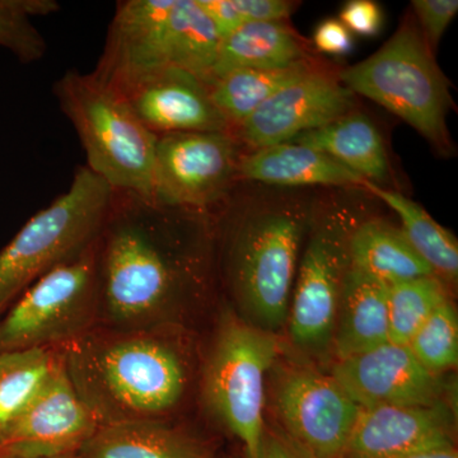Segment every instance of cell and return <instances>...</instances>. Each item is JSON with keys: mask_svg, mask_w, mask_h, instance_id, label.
Returning <instances> with one entry per match:
<instances>
[{"mask_svg": "<svg viewBox=\"0 0 458 458\" xmlns=\"http://www.w3.org/2000/svg\"><path fill=\"white\" fill-rule=\"evenodd\" d=\"M57 9L55 0H0V47L25 64L42 59L47 44L31 18L47 16Z\"/></svg>", "mask_w": 458, "mask_h": 458, "instance_id": "83f0119b", "label": "cell"}, {"mask_svg": "<svg viewBox=\"0 0 458 458\" xmlns=\"http://www.w3.org/2000/svg\"><path fill=\"white\" fill-rule=\"evenodd\" d=\"M260 458H303L294 448L276 438H264Z\"/></svg>", "mask_w": 458, "mask_h": 458, "instance_id": "e575fe53", "label": "cell"}, {"mask_svg": "<svg viewBox=\"0 0 458 458\" xmlns=\"http://www.w3.org/2000/svg\"><path fill=\"white\" fill-rule=\"evenodd\" d=\"M204 13L212 21L222 38H227L243 25L233 0H197Z\"/></svg>", "mask_w": 458, "mask_h": 458, "instance_id": "836d02e7", "label": "cell"}, {"mask_svg": "<svg viewBox=\"0 0 458 458\" xmlns=\"http://www.w3.org/2000/svg\"><path fill=\"white\" fill-rule=\"evenodd\" d=\"M114 190L86 165L64 194L32 216L0 251V315L32 283L98 242Z\"/></svg>", "mask_w": 458, "mask_h": 458, "instance_id": "277c9868", "label": "cell"}, {"mask_svg": "<svg viewBox=\"0 0 458 458\" xmlns=\"http://www.w3.org/2000/svg\"><path fill=\"white\" fill-rule=\"evenodd\" d=\"M243 23L284 22L294 9V3L286 0H233Z\"/></svg>", "mask_w": 458, "mask_h": 458, "instance_id": "1f68e13d", "label": "cell"}, {"mask_svg": "<svg viewBox=\"0 0 458 458\" xmlns=\"http://www.w3.org/2000/svg\"><path fill=\"white\" fill-rule=\"evenodd\" d=\"M349 267L388 286L434 276L400 229L382 221H367L348 241Z\"/></svg>", "mask_w": 458, "mask_h": 458, "instance_id": "7402d4cb", "label": "cell"}, {"mask_svg": "<svg viewBox=\"0 0 458 458\" xmlns=\"http://www.w3.org/2000/svg\"><path fill=\"white\" fill-rule=\"evenodd\" d=\"M354 93L318 68L288 84L232 132L254 149L286 143L352 113Z\"/></svg>", "mask_w": 458, "mask_h": 458, "instance_id": "8fae6325", "label": "cell"}, {"mask_svg": "<svg viewBox=\"0 0 458 458\" xmlns=\"http://www.w3.org/2000/svg\"><path fill=\"white\" fill-rule=\"evenodd\" d=\"M60 363V348L0 354V450Z\"/></svg>", "mask_w": 458, "mask_h": 458, "instance_id": "cb8c5ba5", "label": "cell"}, {"mask_svg": "<svg viewBox=\"0 0 458 458\" xmlns=\"http://www.w3.org/2000/svg\"><path fill=\"white\" fill-rule=\"evenodd\" d=\"M333 377L360 409L443 403L438 376L424 369L409 346L401 344L388 342L339 360Z\"/></svg>", "mask_w": 458, "mask_h": 458, "instance_id": "4fadbf2b", "label": "cell"}, {"mask_svg": "<svg viewBox=\"0 0 458 458\" xmlns=\"http://www.w3.org/2000/svg\"><path fill=\"white\" fill-rule=\"evenodd\" d=\"M291 143L325 153L372 182H382L387 177L384 141L364 114L349 113L335 122L298 135Z\"/></svg>", "mask_w": 458, "mask_h": 458, "instance_id": "44dd1931", "label": "cell"}, {"mask_svg": "<svg viewBox=\"0 0 458 458\" xmlns=\"http://www.w3.org/2000/svg\"><path fill=\"white\" fill-rule=\"evenodd\" d=\"M99 428L66 375L64 363L44 385L0 450V457L72 456Z\"/></svg>", "mask_w": 458, "mask_h": 458, "instance_id": "7c38bea8", "label": "cell"}, {"mask_svg": "<svg viewBox=\"0 0 458 458\" xmlns=\"http://www.w3.org/2000/svg\"><path fill=\"white\" fill-rule=\"evenodd\" d=\"M307 59L300 36L285 22L243 23L222 38L208 84L238 69L284 68Z\"/></svg>", "mask_w": 458, "mask_h": 458, "instance_id": "ffe728a7", "label": "cell"}, {"mask_svg": "<svg viewBox=\"0 0 458 458\" xmlns=\"http://www.w3.org/2000/svg\"><path fill=\"white\" fill-rule=\"evenodd\" d=\"M313 41L318 50L330 55H345L352 49L351 31L337 20H327L318 25Z\"/></svg>", "mask_w": 458, "mask_h": 458, "instance_id": "d6a6232c", "label": "cell"}, {"mask_svg": "<svg viewBox=\"0 0 458 458\" xmlns=\"http://www.w3.org/2000/svg\"><path fill=\"white\" fill-rule=\"evenodd\" d=\"M0 458H12V457H0ZM45 458H77V454H72V456H57V457H45Z\"/></svg>", "mask_w": 458, "mask_h": 458, "instance_id": "8d00e7d4", "label": "cell"}, {"mask_svg": "<svg viewBox=\"0 0 458 458\" xmlns=\"http://www.w3.org/2000/svg\"><path fill=\"white\" fill-rule=\"evenodd\" d=\"M278 406L303 458H340L360 410L333 376L310 370L285 377Z\"/></svg>", "mask_w": 458, "mask_h": 458, "instance_id": "30bf717a", "label": "cell"}, {"mask_svg": "<svg viewBox=\"0 0 458 458\" xmlns=\"http://www.w3.org/2000/svg\"><path fill=\"white\" fill-rule=\"evenodd\" d=\"M346 247L342 246L336 229L327 227L318 229L304 252L288 313L292 339L302 348H324L334 337L343 279L349 267L344 256Z\"/></svg>", "mask_w": 458, "mask_h": 458, "instance_id": "2e32d148", "label": "cell"}, {"mask_svg": "<svg viewBox=\"0 0 458 458\" xmlns=\"http://www.w3.org/2000/svg\"><path fill=\"white\" fill-rule=\"evenodd\" d=\"M381 8L375 2L370 0H352L346 3L340 13V22L343 23L349 31L358 33V35L376 36L382 26Z\"/></svg>", "mask_w": 458, "mask_h": 458, "instance_id": "4dcf8cb0", "label": "cell"}, {"mask_svg": "<svg viewBox=\"0 0 458 458\" xmlns=\"http://www.w3.org/2000/svg\"><path fill=\"white\" fill-rule=\"evenodd\" d=\"M315 69L310 59L284 68L238 69L213 81L208 89L232 135L267 99Z\"/></svg>", "mask_w": 458, "mask_h": 458, "instance_id": "603a6c76", "label": "cell"}, {"mask_svg": "<svg viewBox=\"0 0 458 458\" xmlns=\"http://www.w3.org/2000/svg\"><path fill=\"white\" fill-rule=\"evenodd\" d=\"M419 30L429 49L433 51L441 41L458 12L457 0H412Z\"/></svg>", "mask_w": 458, "mask_h": 458, "instance_id": "f546056e", "label": "cell"}, {"mask_svg": "<svg viewBox=\"0 0 458 458\" xmlns=\"http://www.w3.org/2000/svg\"><path fill=\"white\" fill-rule=\"evenodd\" d=\"M445 403L360 409L340 458H400L456 448Z\"/></svg>", "mask_w": 458, "mask_h": 458, "instance_id": "5bb4252c", "label": "cell"}, {"mask_svg": "<svg viewBox=\"0 0 458 458\" xmlns=\"http://www.w3.org/2000/svg\"><path fill=\"white\" fill-rule=\"evenodd\" d=\"M54 93L80 137L86 167L114 191L153 199L157 137L123 93L98 75L74 69L57 81Z\"/></svg>", "mask_w": 458, "mask_h": 458, "instance_id": "3957f363", "label": "cell"}, {"mask_svg": "<svg viewBox=\"0 0 458 458\" xmlns=\"http://www.w3.org/2000/svg\"><path fill=\"white\" fill-rule=\"evenodd\" d=\"M364 190L384 200L403 222V236L414 251L429 265L439 279L456 280L458 242L448 229L434 221L420 205L394 190L381 188L372 181H364Z\"/></svg>", "mask_w": 458, "mask_h": 458, "instance_id": "d4e9b609", "label": "cell"}, {"mask_svg": "<svg viewBox=\"0 0 458 458\" xmlns=\"http://www.w3.org/2000/svg\"><path fill=\"white\" fill-rule=\"evenodd\" d=\"M221 42L197 0H176L171 14L168 68L188 72L208 84Z\"/></svg>", "mask_w": 458, "mask_h": 458, "instance_id": "484cf974", "label": "cell"}, {"mask_svg": "<svg viewBox=\"0 0 458 458\" xmlns=\"http://www.w3.org/2000/svg\"><path fill=\"white\" fill-rule=\"evenodd\" d=\"M339 80L408 123L442 155L454 149L445 122L454 106L450 87L414 21H405L373 55L340 72Z\"/></svg>", "mask_w": 458, "mask_h": 458, "instance_id": "5b68a950", "label": "cell"}, {"mask_svg": "<svg viewBox=\"0 0 458 458\" xmlns=\"http://www.w3.org/2000/svg\"><path fill=\"white\" fill-rule=\"evenodd\" d=\"M236 140L229 132H172L156 140L153 199L209 213L227 197L238 174Z\"/></svg>", "mask_w": 458, "mask_h": 458, "instance_id": "9c48e42d", "label": "cell"}, {"mask_svg": "<svg viewBox=\"0 0 458 458\" xmlns=\"http://www.w3.org/2000/svg\"><path fill=\"white\" fill-rule=\"evenodd\" d=\"M400 458H458V454L457 448H450V450L428 452V454H415V456Z\"/></svg>", "mask_w": 458, "mask_h": 458, "instance_id": "d590c367", "label": "cell"}, {"mask_svg": "<svg viewBox=\"0 0 458 458\" xmlns=\"http://www.w3.org/2000/svg\"><path fill=\"white\" fill-rule=\"evenodd\" d=\"M171 333L98 325L60 348L66 375L99 427L170 420L190 382L185 352Z\"/></svg>", "mask_w": 458, "mask_h": 458, "instance_id": "7a4b0ae2", "label": "cell"}, {"mask_svg": "<svg viewBox=\"0 0 458 458\" xmlns=\"http://www.w3.org/2000/svg\"><path fill=\"white\" fill-rule=\"evenodd\" d=\"M113 87L156 137L172 132H229L207 84L188 72L161 69Z\"/></svg>", "mask_w": 458, "mask_h": 458, "instance_id": "9a60e30c", "label": "cell"}, {"mask_svg": "<svg viewBox=\"0 0 458 458\" xmlns=\"http://www.w3.org/2000/svg\"><path fill=\"white\" fill-rule=\"evenodd\" d=\"M388 289L348 267L344 276L334 342L339 360L384 345L388 340Z\"/></svg>", "mask_w": 458, "mask_h": 458, "instance_id": "e0dca14e", "label": "cell"}, {"mask_svg": "<svg viewBox=\"0 0 458 458\" xmlns=\"http://www.w3.org/2000/svg\"><path fill=\"white\" fill-rule=\"evenodd\" d=\"M276 354L278 340L270 331L228 315L205 361V403L242 442L247 458L261 457L265 375Z\"/></svg>", "mask_w": 458, "mask_h": 458, "instance_id": "52a82bcc", "label": "cell"}, {"mask_svg": "<svg viewBox=\"0 0 458 458\" xmlns=\"http://www.w3.org/2000/svg\"><path fill=\"white\" fill-rule=\"evenodd\" d=\"M77 458H213V454L170 420H144L99 427Z\"/></svg>", "mask_w": 458, "mask_h": 458, "instance_id": "ac0fdd59", "label": "cell"}, {"mask_svg": "<svg viewBox=\"0 0 458 458\" xmlns=\"http://www.w3.org/2000/svg\"><path fill=\"white\" fill-rule=\"evenodd\" d=\"M208 216L114 191L98 240V325L170 327L183 293L200 279L190 238Z\"/></svg>", "mask_w": 458, "mask_h": 458, "instance_id": "6da1fadb", "label": "cell"}, {"mask_svg": "<svg viewBox=\"0 0 458 458\" xmlns=\"http://www.w3.org/2000/svg\"><path fill=\"white\" fill-rule=\"evenodd\" d=\"M448 301L442 280L421 276L388 289V340L408 345L418 328L442 303Z\"/></svg>", "mask_w": 458, "mask_h": 458, "instance_id": "4316f807", "label": "cell"}, {"mask_svg": "<svg viewBox=\"0 0 458 458\" xmlns=\"http://www.w3.org/2000/svg\"><path fill=\"white\" fill-rule=\"evenodd\" d=\"M98 241L44 274L11 304L0 319V354L62 348L98 327Z\"/></svg>", "mask_w": 458, "mask_h": 458, "instance_id": "8992f818", "label": "cell"}, {"mask_svg": "<svg viewBox=\"0 0 458 458\" xmlns=\"http://www.w3.org/2000/svg\"><path fill=\"white\" fill-rule=\"evenodd\" d=\"M302 225L291 210L250 216L232 249V282L241 303L262 330L288 318Z\"/></svg>", "mask_w": 458, "mask_h": 458, "instance_id": "ba28073f", "label": "cell"}, {"mask_svg": "<svg viewBox=\"0 0 458 458\" xmlns=\"http://www.w3.org/2000/svg\"><path fill=\"white\" fill-rule=\"evenodd\" d=\"M238 174L247 180L283 186H355L363 189L364 181L325 153L301 144H276L255 149L238 161Z\"/></svg>", "mask_w": 458, "mask_h": 458, "instance_id": "d6986e66", "label": "cell"}, {"mask_svg": "<svg viewBox=\"0 0 458 458\" xmlns=\"http://www.w3.org/2000/svg\"><path fill=\"white\" fill-rule=\"evenodd\" d=\"M408 346L419 363L433 375L454 369L458 363L456 309L445 301L418 328Z\"/></svg>", "mask_w": 458, "mask_h": 458, "instance_id": "f1b7e54d", "label": "cell"}]
</instances>
